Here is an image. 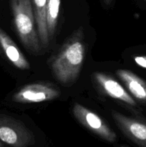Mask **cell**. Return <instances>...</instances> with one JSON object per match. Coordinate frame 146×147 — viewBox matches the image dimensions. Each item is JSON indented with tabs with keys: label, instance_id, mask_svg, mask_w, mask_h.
<instances>
[{
	"label": "cell",
	"instance_id": "obj_1",
	"mask_svg": "<svg viewBox=\"0 0 146 147\" xmlns=\"http://www.w3.org/2000/svg\"><path fill=\"white\" fill-rule=\"evenodd\" d=\"M85 57L83 29L80 27L66 40L52 59L51 70L54 78L64 85L72 84L80 76Z\"/></svg>",
	"mask_w": 146,
	"mask_h": 147
},
{
	"label": "cell",
	"instance_id": "obj_5",
	"mask_svg": "<svg viewBox=\"0 0 146 147\" xmlns=\"http://www.w3.org/2000/svg\"><path fill=\"white\" fill-rule=\"evenodd\" d=\"M60 91L52 84L37 83L21 88L13 96V100L20 103H37L50 101L59 97Z\"/></svg>",
	"mask_w": 146,
	"mask_h": 147
},
{
	"label": "cell",
	"instance_id": "obj_2",
	"mask_svg": "<svg viewBox=\"0 0 146 147\" xmlns=\"http://www.w3.org/2000/svg\"><path fill=\"white\" fill-rule=\"evenodd\" d=\"M10 5L20 41L29 53L39 54L41 45L31 0H10Z\"/></svg>",
	"mask_w": 146,
	"mask_h": 147
},
{
	"label": "cell",
	"instance_id": "obj_15",
	"mask_svg": "<svg viewBox=\"0 0 146 147\" xmlns=\"http://www.w3.org/2000/svg\"><path fill=\"white\" fill-rule=\"evenodd\" d=\"M120 147H127V146H120Z\"/></svg>",
	"mask_w": 146,
	"mask_h": 147
},
{
	"label": "cell",
	"instance_id": "obj_12",
	"mask_svg": "<svg viewBox=\"0 0 146 147\" xmlns=\"http://www.w3.org/2000/svg\"><path fill=\"white\" fill-rule=\"evenodd\" d=\"M136 64L146 69V56H137L134 58Z\"/></svg>",
	"mask_w": 146,
	"mask_h": 147
},
{
	"label": "cell",
	"instance_id": "obj_8",
	"mask_svg": "<svg viewBox=\"0 0 146 147\" xmlns=\"http://www.w3.org/2000/svg\"><path fill=\"white\" fill-rule=\"evenodd\" d=\"M0 47L8 60L16 67L20 70L29 69L30 65L28 60L11 37L1 28H0Z\"/></svg>",
	"mask_w": 146,
	"mask_h": 147
},
{
	"label": "cell",
	"instance_id": "obj_9",
	"mask_svg": "<svg viewBox=\"0 0 146 147\" xmlns=\"http://www.w3.org/2000/svg\"><path fill=\"white\" fill-rule=\"evenodd\" d=\"M116 74L135 98L146 103V82L144 80L127 70H117Z\"/></svg>",
	"mask_w": 146,
	"mask_h": 147
},
{
	"label": "cell",
	"instance_id": "obj_7",
	"mask_svg": "<svg viewBox=\"0 0 146 147\" xmlns=\"http://www.w3.org/2000/svg\"><path fill=\"white\" fill-rule=\"evenodd\" d=\"M94 78L107 96L113 98L121 100L130 106H136L135 100L127 93L125 89L114 78L103 73H94L93 74Z\"/></svg>",
	"mask_w": 146,
	"mask_h": 147
},
{
	"label": "cell",
	"instance_id": "obj_10",
	"mask_svg": "<svg viewBox=\"0 0 146 147\" xmlns=\"http://www.w3.org/2000/svg\"><path fill=\"white\" fill-rule=\"evenodd\" d=\"M31 2L40 43L44 47H47L50 42L46 19L47 0H31Z\"/></svg>",
	"mask_w": 146,
	"mask_h": 147
},
{
	"label": "cell",
	"instance_id": "obj_13",
	"mask_svg": "<svg viewBox=\"0 0 146 147\" xmlns=\"http://www.w3.org/2000/svg\"><path fill=\"white\" fill-rule=\"evenodd\" d=\"M113 0H102V1L104 3V4L107 6L110 5V4H111V3L113 2Z\"/></svg>",
	"mask_w": 146,
	"mask_h": 147
},
{
	"label": "cell",
	"instance_id": "obj_11",
	"mask_svg": "<svg viewBox=\"0 0 146 147\" xmlns=\"http://www.w3.org/2000/svg\"><path fill=\"white\" fill-rule=\"evenodd\" d=\"M61 0H47L46 4V19L47 31L50 40L54 36L58 21L59 12Z\"/></svg>",
	"mask_w": 146,
	"mask_h": 147
},
{
	"label": "cell",
	"instance_id": "obj_6",
	"mask_svg": "<svg viewBox=\"0 0 146 147\" xmlns=\"http://www.w3.org/2000/svg\"><path fill=\"white\" fill-rule=\"evenodd\" d=\"M112 116L122 133L140 147H146V123L128 117L116 111H112Z\"/></svg>",
	"mask_w": 146,
	"mask_h": 147
},
{
	"label": "cell",
	"instance_id": "obj_4",
	"mask_svg": "<svg viewBox=\"0 0 146 147\" xmlns=\"http://www.w3.org/2000/svg\"><path fill=\"white\" fill-rule=\"evenodd\" d=\"M72 112L76 119L93 134L110 143L115 142L116 134L97 113L79 103H74Z\"/></svg>",
	"mask_w": 146,
	"mask_h": 147
},
{
	"label": "cell",
	"instance_id": "obj_14",
	"mask_svg": "<svg viewBox=\"0 0 146 147\" xmlns=\"http://www.w3.org/2000/svg\"><path fill=\"white\" fill-rule=\"evenodd\" d=\"M1 141H0V147H4V144H3L2 143H1Z\"/></svg>",
	"mask_w": 146,
	"mask_h": 147
},
{
	"label": "cell",
	"instance_id": "obj_3",
	"mask_svg": "<svg viewBox=\"0 0 146 147\" xmlns=\"http://www.w3.org/2000/svg\"><path fill=\"white\" fill-rule=\"evenodd\" d=\"M0 141L12 147H29L34 144L35 138L21 121L0 114Z\"/></svg>",
	"mask_w": 146,
	"mask_h": 147
}]
</instances>
